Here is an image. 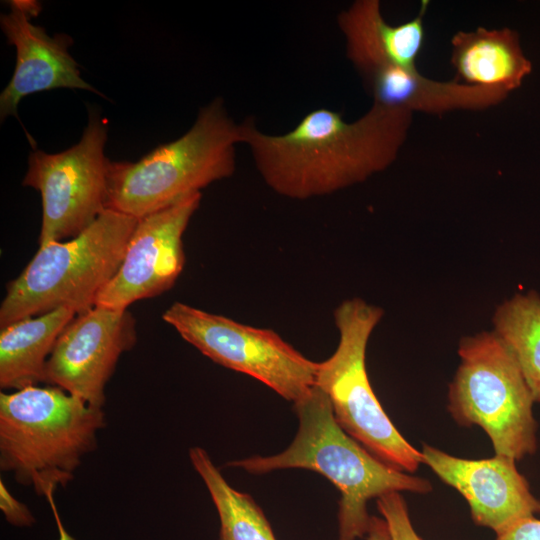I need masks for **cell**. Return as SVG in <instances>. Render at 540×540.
Masks as SVG:
<instances>
[{
	"instance_id": "cell-1",
	"label": "cell",
	"mask_w": 540,
	"mask_h": 540,
	"mask_svg": "<svg viewBox=\"0 0 540 540\" xmlns=\"http://www.w3.org/2000/svg\"><path fill=\"white\" fill-rule=\"evenodd\" d=\"M412 116L372 104L348 122L338 112L318 108L279 135L261 132L247 119L242 123L243 143L273 191L304 200L332 194L387 169L407 139Z\"/></svg>"
},
{
	"instance_id": "cell-2",
	"label": "cell",
	"mask_w": 540,
	"mask_h": 540,
	"mask_svg": "<svg viewBox=\"0 0 540 540\" xmlns=\"http://www.w3.org/2000/svg\"><path fill=\"white\" fill-rule=\"evenodd\" d=\"M297 434L283 452L227 463L253 474L301 468L326 477L340 491L338 540L363 538L371 516L367 503L391 492L425 494L432 484L383 462L351 437L337 422L327 395L317 386L294 403Z\"/></svg>"
},
{
	"instance_id": "cell-3",
	"label": "cell",
	"mask_w": 540,
	"mask_h": 540,
	"mask_svg": "<svg viewBox=\"0 0 540 540\" xmlns=\"http://www.w3.org/2000/svg\"><path fill=\"white\" fill-rule=\"evenodd\" d=\"M104 426L103 408L56 386L1 392L0 468L46 498L74 478Z\"/></svg>"
},
{
	"instance_id": "cell-4",
	"label": "cell",
	"mask_w": 540,
	"mask_h": 540,
	"mask_svg": "<svg viewBox=\"0 0 540 540\" xmlns=\"http://www.w3.org/2000/svg\"><path fill=\"white\" fill-rule=\"evenodd\" d=\"M243 143L242 123L216 98L201 108L192 127L136 162H109L107 209L140 219L201 193L230 177L236 146Z\"/></svg>"
},
{
	"instance_id": "cell-5",
	"label": "cell",
	"mask_w": 540,
	"mask_h": 540,
	"mask_svg": "<svg viewBox=\"0 0 540 540\" xmlns=\"http://www.w3.org/2000/svg\"><path fill=\"white\" fill-rule=\"evenodd\" d=\"M138 219L106 209L76 237L39 246L23 271L7 284L0 327L68 308L76 314L95 304L118 271Z\"/></svg>"
},
{
	"instance_id": "cell-6",
	"label": "cell",
	"mask_w": 540,
	"mask_h": 540,
	"mask_svg": "<svg viewBox=\"0 0 540 540\" xmlns=\"http://www.w3.org/2000/svg\"><path fill=\"white\" fill-rule=\"evenodd\" d=\"M449 385L448 411L462 426H480L495 454L520 460L537 449L533 395L508 346L494 331L465 336Z\"/></svg>"
},
{
	"instance_id": "cell-7",
	"label": "cell",
	"mask_w": 540,
	"mask_h": 540,
	"mask_svg": "<svg viewBox=\"0 0 540 540\" xmlns=\"http://www.w3.org/2000/svg\"><path fill=\"white\" fill-rule=\"evenodd\" d=\"M384 310L355 297L342 301L333 317L339 333L335 352L319 362L315 386L329 398L339 425L374 456L415 472L422 454L396 429L379 403L366 370L369 338Z\"/></svg>"
},
{
	"instance_id": "cell-8",
	"label": "cell",
	"mask_w": 540,
	"mask_h": 540,
	"mask_svg": "<svg viewBox=\"0 0 540 540\" xmlns=\"http://www.w3.org/2000/svg\"><path fill=\"white\" fill-rule=\"evenodd\" d=\"M162 318L215 363L257 379L288 401L302 400L315 387L318 363L271 329L182 302H174Z\"/></svg>"
},
{
	"instance_id": "cell-9",
	"label": "cell",
	"mask_w": 540,
	"mask_h": 540,
	"mask_svg": "<svg viewBox=\"0 0 540 540\" xmlns=\"http://www.w3.org/2000/svg\"><path fill=\"white\" fill-rule=\"evenodd\" d=\"M88 112L77 144L59 153L35 149L29 154L22 185L41 194L39 246L76 237L107 209V125L98 109Z\"/></svg>"
},
{
	"instance_id": "cell-10",
	"label": "cell",
	"mask_w": 540,
	"mask_h": 540,
	"mask_svg": "<svg viewBox=\"0 0 540 540\" xmlns=\"http://www.w3.org/2000/svg\"><path fill=\"white\" fill-rule=\"evenodd\" d=\"M136 339L135 319L127 309L93 306L76 314L54 345L45 383L103 408L105 387Z\"/></svg>"
},
{
	"instance_id": "cell-11",
	"label": "cell",
	"mask_w": 540,
	"mask_h": 540,
	"mask_svg": "<svg viewBox=\"0 0 540 540\" xmlns=\"http://www.w3.org/2000/svg\"><path fill=\"white\" fill-rule=\"evenodd\" d=\"M202 194L138 219L122 263L94 306L126 310L132 303L173 287L184 264L183 234Z\"/></svg>"
},
{
	"instance_id": "cell-12",
	"label": "cell",
	"mask_w": 540,
	"mask_h": 540,
	"mask_svg": "<svg viewBox=\"0 0 540 540\" xmlns=\"http://www.w3.org/2000/svg\"><path fill=\"white\" fill-rule=\"evenodd\" d=\"M421 454L422 463L465 498L472 520L496 536L540 514V500L532 494L515 459L497 454L488 459H464L426 444Z\"/></svg>"
},
{
	"instance_id": "cell-13",
	"label": "cell",
	"mask_w": 540,
	"mask_h": 540,
	"mask_svg": "<svg viewBox=\"0 0 540 540\" xmlns=\"http://www.w3.org/2000/svg\"><path fill=\"white\" fill-rule=\"evenodd\" d=\"M10 11L1 14L0 24L9 44L16 48V65L11 80L0 94V117L18 118L23 97L56 88L83 89L102 95L84 81L78 64L69 53V35L49 36L31 22L41 10L36 1H9Z\"/></svg>"
},
{
	"instance_id": "cell-14",
	"label": "cell",
	"mask_w": 540,
	"mask_h": 540,
	"mask_svg": "<svg viewBox=\"0 0 540 540\" xmlns=\"http://www.w3.org/2000/svg\"><path fill=\"white\" fill-rule=\"evenodd\" d=\"M423 1L415 17L398 25L384 19L378 0H357L338 15V25L346 41V54L362 74L382 66L418 69L424 47L425 15Z\"/></svg>"
},
{
	"instance_id": "cell-15",
	"label": "cell",
	"mask_w": 540,
	"mask_h": 540,
	"mask_svg": "<svg viewBox=\"0 0 540 540\" xmlns=\"http://www.w3.org/2000/svg\"><path fill=\"white\" fill-rule=\"evenodd\" d=\"M450 63L456 82L507 94L519 88L532 71L519 34L507 27L457 32L451 39Z\"/></svg>"
},
{
	"instance_id": "cell-16",
	"label": "cell",
	"mask_w": 540,
	"mask_h": 540,
	"mask_svg": "<svg viewBox=\"0 0 540 540\" xmlns=\"http://www.w3.org/2000/svg\"><path fill=\"white\" fill-rule=\"evenodd\" d=\"M75 316L73 310L59 308L1 327L0 387L15 391L45 383L46 364L54 345Z\"/></svg>"
},
{
	"instance_id": "cell-17",
	"label": "cell",
	"mask_w": 540,
	"mask_h": 540,
	"mask_svg": "<svg viewBox=\"0 0 540 540\" xmlns=\"http://www.w3.org/2000/svg\"><path fill=\"white\" fill-rule=\"evenodd\" d=\"M189 458L216 507L219 540H276L262 509L249 494L228 484L206 450L192 447Z\"/></svg>"
},
{
	"instance_id": "cell-18",
	"label": "cell",
	"mask_w": 540,
	"mask_h": 540,
	"mask_svg": "<svg viewBox=\"0 0 540 540\" xmlns=\"http://www.w3.org/2000/svg\"><path fill=\"white\" fill-rule=\"evenodd\" d=\"M493 331L513 353L535 402H540V295L517 293L497 306Z\"/></svg>"
},
{
	"instance_id": "cell-19",
	"label": "cell",
	"mask_w": 540,
	"mask_h": 540,
	"mask_svg": "<svg viewBox=\"0 0 540 540\" xmlns=\"http://www.w3.org/2000/svg\"><path fill=\"white\" fill-rule=\"evenodd\" d=\"M377 507L387 523L391 540H423L413 528L407 504L400 492L377 498Z\"/></svg>"
},
{
	"instance_id": "cell-20",
	"label": "cell",
	"mask_w": 540,
	"mask_h": 540,
	"mask_svg": "<svg viewBox=\"0 0 540 540\" xmlns=\"http://www.w3.org/2000/svg\"><path fill=\"white\" fill-rule=\"evenodd\" d=\"M0 508L6 520L17 527H27L35 523V518L28 507L18 501L0 480Z\"/></svg>"
},
{
	"instance_id": "cell-21",
	"label": "cell",
	"mask_w": 540,
	"mask_h": 540,
	"mask_svg": "<svg viewBox=\"0 0 540 540\" xmlns=\"http://www.w3.org/2000/svg\"><path fill=\"white\" fill-rule=\"evenodd\" d=\"M495 540H540V520L535 517L521 520Z\"/></svg>"
},
{
	"instance_id": "cell-22",
	"label": "cell",
	"mask_w": 540,
	"mask_h": 540,
	"mask_svg": "<svg viewBox=\"0 0 540 540\" xmlns=\"http://www.w3.org/2000/svg\"><path fill=\"white\" fill-rule=\"evenodd\" d=\"M366 540H391L387 523L383 517L371 516Z\"/></svg>"
},
{
	"instance_id": "cell-23",
	"label": "cell",
	"mask_w": 540,
	"mask_h": 540,
	"mask_svg": "<svg viewBox=\"0 0 540 540\" xmlns=\"http://www.w3.org/2000/svg\"><path fill=\"white\" fill-rule=\"evenodd\" d=\"M51 509H52V512H53V515H54V519H55V522H56V525H57V529H58V533H59V540H75L65 529L62 521H61V518H60V515L58 513V510H57V507L55 505V501H54V494H49L47 497H46Z\"/></svg>"
}]
</instances>
